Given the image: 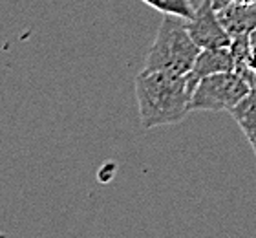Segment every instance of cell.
I'll list each match as a JSON object with an SVG mask.
<instances>
[{
    "label": "cell",
    "instance_id": "cell-1",
    "mask_svg": "<svg viewBox=\"0 0 256 238\" xmlns=\"http://www.w3.org/2000/svg\"><path fill=\"white\" fill-rule=\"evenodd\" d=\"M196 83L190 75L143 70L136 77V99L141 125L146 130L174 125L190 112Z\"/></svg>",
    "mask_w": 256,
    "mask_h": 238
},
{
    "label": "cell",
    "instance_id": "cell-2",
    "mask_svg": "<svg viewBox=\"0 0 256 238\" xmlns=\"http://www.w3.org/2000/svg\"><path fill=\"white\" fill-rule=\"evenodd\" d=\"M198 53L200 46L188 35L187 19L178 15H163L143 70L185 75L194 66Z\"/></svg>",
    "mask_w": 256,
    "mask_h": 238
},
{
    "label": "cell",
    "instance_id": "cell-3",
    "mask_svg": "<svg viewBox=\"0 0 256 238\" xmlns=\"http://www.w3.org/2000/svg\"><path fill=\"white\" fill-rule=\"evenodd\" d=\"M251 94V86L238 72H222L198 81L192 92L190 110L230 112Z\"/></svg>",
    "mask_w": 256,
    "mask_h": 238
},
{
    "label": "cell",
    "instance_id": "cell-4",
    "mask_svg": "<svg viewBox=\"0 0 256 238\" xmlns=\"http://www.w3.org/2000/svg\"><path fill=\"white\" fill-rule=\"evenodd\" d=\"M187 30L192 41L200 46V50L225 48L232 43V39L229 37V33L225 32V28L220 22L212 0H203L198 6L194 15L187 19Z\"/></svg>",
    "mask_w": 256,
    "mask_h": 238
},
{
    "label": "cell",
    "instance_id": "cell-5",
    "mask_svg": "<svg viewBox=\"0 0 256 238\" xmlns=\"http://www.w3.org/2000/svg\"><path fill=\"white\" fill-rule=\"evenodd\" d=\"M216 13L230 39L249 37L256 28V2L254 4L225 2L216 10Z\"/></svg>",
    "mask_w": 256,
    "mask_h": 238
},
{
    "label": "cell",
    "instance_id": "cell-6",
    "mask_svg": "<svg viewBox=\"0 0 256 238\" xmlns=\"http://www.w3.org/2000/svg\"><path fill=\"white\" fill-rule=\"evenodd\" d=\"M234 70V57L229 46L225 48H205L200 50L194 66L188 72L190 79L198 85V81L207 75L222 74V72H232Z\"/></svg>",
    "mask_w": 256,
    "mask_h": 238
},
{
    "label": "cell",
    "instance_id": "cell-7",
    "mask_svg": "<svg viewBox=\"0 0 256 238\" xmlns=\"http://www.w3.org/2000/svg\"><path fill=\"white\" fill-rule=\"evenodd\" d=\"M230 116L238 123L256 156V92H251L240 105H236L230 110Z\"/></svg>",
    "mask_w": 256,
    "mask_h": 238
},
{
    "label": "cell",
    "instance_id": "cell-8",
    "mask_svg": "<svg viewBox=\"0 0 256 238\" xmlns=\"http://www.w3.org/2000/svg\"><path fill=\"white\" fill-rule=\"evenodd\" d=\"M141 2L154 8L156 11H161L163 15H178L183 19H190L196 11L190 0H141Z\"/></svg>",
    "mask_w": 256,
    "mask_h": 238
},
{
    "label": "cell",
    "instance_id": "cell-9",
    "mask_svg": "<svg viewBox=\"0 0 256 238\" xmlns=\"http://www.w3.org/2000/svg\"><path fill=\"white\" fill-rule=\"evenodd\" d=\"M246 72H256V44H251V43H249V53H247L246 70H244L242 74H246Z\"/></svg>",
    "mask_w": 256,
    "mask_h": 238
},
{
    "label": "cell",
    "instance_id": "cell-10",
    "mask_svg": "<svg viewBox=\"0 0 256 238\" xmlns=\"http://www.w3.org/2000/svg\"><path fill=\"white\" fill-rule=\"evenodd\" d=\"M246 77V81L249 83L251 86V92H256V72H246V74H242Z\"/></svg>",
    "mask_w": 256,
    "mask_h": 238
},
{
    "label": "cell",
    "instance_id": "cell-11",
    "mask_svg": "<svg viewBox=\"0 0 256 238\" xmlns=\"http://www.w3.org/2000/svg\"><path fill=\"white\" fill-rule=\"evenodd\" d=\"M230 2H236V4H254L256 0H230Z\"/></svg>",
    "mask_w": 256,
    "mask_h": 238
},
{
    "label": "cell",
    "instance_id": "cell-12",
    "mask_svg": "<svg viewBox=\"0 0 256 238\" xmlns=\"http://www.w3.org/2000/svg\"><path fill=\"white\" fill-rule=\"evenodd\" d=\"M249 43H251V44H256V28L251 32V35H249Z\"/></svg>",
    "mask_w": 256,
    "mask_h": 238
}]
</instances>
